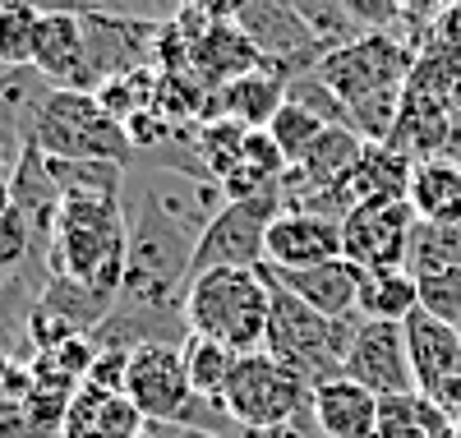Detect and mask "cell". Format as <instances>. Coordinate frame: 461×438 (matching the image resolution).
I'll return each mask as SVG.
<instances>
[{"mask_svg": "<svg viewBox=\"0 0 461 438\" xmlns=\"http://www.w3.org/2000/svg\"><path fill=\"white\" fill-rule=\"evenodd\" d=\"M230 204L208 176L158 167L125 180V287L115 309L134 314H185V291L194 282V254L212 217Z\"/></svg>", "mask_w": 461, "mask_h": 438, "instance_id": "1", "label": "cell"}, {"mask_svg": "<svg viewBox=\"0 0 461 438\" xmlns=\"http://www.w3.org/2000/svg\"><path fill=\"white\" fill-rule=\"evenodd\" d=\"M319 74L337 93V102L346 106V121H351V130L365 143H388L393 139L397 111L406 102L411 74H415V56L393 32H365L356 42L328 51Z\"/></svg>", "mask_w": 461, "mask_h": 438, "instance_id": "2", "label": "cell"}, {"mask_svg": "<svg viewBox=\"0 0 461 438\" xmlns=\"http://www.w3.org/2000/svg\"><path fill=\"white\" fill-rule=\"evenodd\" d=\"M130 254L125 194H65L51 241V277L79 287L106 305H121Z\"/></svg>", "mask_w": 461, "mask_h": 438, "instance_id": "3", "label": "cell"}, {"mask_svg": "<svg viewBox=\"0 0 461 438\" xmlns=\"http://www.w3.org/2000/svg\"><path fill=\"white\" fill-rule=\"evenodd\" d=\"M267 318H273V282L267 268H212L199 272L185 291L189 333L212 337L236 355L263 351Z\"/></svg>", "mask_w": 461, "mask_h": 438, "instance_id": "4", "label": "cell"}, {"mask_svg": "<svg viewBox=\"0 0 461 438\" xmlns=\"http://www.w3.org/2000/svg\"><path fill=\"white\" fill-rule=\"evenodd\" d=\"M267 282H273V318H267L263 351L277 355V360L286 370H295L310 388L346 374V351H351V337L360 328V318H323L319 309L295 300L273 272H267Z\"/></svg>", "mask_w": 461, "mask_h": 438, "instance_id": "5", "label": "cell"}, {"mask_svg": "<svg viewBox=\"0 0 461 438\" xmlns=\"http://www.w3.org/2000/svg\"><path fill=\"white\" fill-rule=\"evenodd\" d=\"M32 143L47 157H56V162H115V167H130L139 157L125 125L97 102V93H84V88H56L47 97Z\"/></svg>", "mask_w": 461, "mask_h": 438, "instance_id": "6", "label": "cell"}, {"mask_svg": "<svg viewBox=\"0 0 461 438\" xmlns=\"http://www.w3.org/2000/svg\"><path fill=\"white\" fill-rule=\"evenodd\" d=\"M310 406H314V388L267 351L240 355L236 374H230V383L221 392V411L245 433L291 424V420H310Z\"/></svg>", "mask_w": 461, "mask_h": 438, "instance_id": "7", "label": "cell"}, {"mask_svg": "<svg viewBox=\"0 0 461 438\" xmlns=\"http://www.w3.org/2000/svg\"><path fill=\"white\" fill-rule=\"evenodd\" d=\"M282 217V185L254 194V198H230L203 231L194 277L212 268H263L267 263V226Z\"/></svg>", "mask_w": 461, "mask_h": 438, "instance_id": "8", "label": "cell"}, {"mask_svg": "<svg viewBox=\"0 0 461 438\" xmlns=\"http://www.w3.org/2000/svg\"><path fill=\"white\" fill-rule=\"evenodd\" d=\"M406 346H411L415 392L461 424V328L443 324L429 309H415L406 318Z\"/></svg>", "mask_w": 461, "mask_h": 438, "instance_id": "9", "label": "cell"}, {"mask_svg": "<svg viewBox=\"0 0 461 438\" xmlns=\"http://www.w3.org/2000/svg\"><path fill=\"white\" fill-rule=\"evenodd\" d=\"M415 226H420V217L411 208V198L356 204L341 217V254L356 268H406Z\"/></svg>", "mask_w": 461, "mask_h": 438, "instance_id": "10", "label": "cell"}, {"mask_svg": "<svg viewBox=\"0 0 461 438\" xmlns=\"http://www.w3.org/2000/svg\"><path fill=\"white\" fill-rule=\"evenodd\" d=\"M236 23L249 32V42L258 47L267 69H277L286 84L304 69H319L323 56H328L319 32L304 23V14L291 5V0H249Z\"/></svg>", "mask_w": 461, "mask_h": 438, "instance_id": "11", "label": "cell"}, {"mask_svg": "<svg viewBox=\"0 0 461 438\" xmlns=\"http://www.w3.org/2000/svg\"><path fill=\"white\" fill-rule=\"evenodd\" d=\"M125 397L139 406L148 424H176L194 406V392L185 379V355L176 342H148L134 346L125 370Z\"/></svg>", "mask_w": 461, "mask_h": 438, "instance_id": "12", "label": "cell"}, {"mask_svg": "<svg viewBox=\"0 0 461 438\" xmlns=\"http://www.w3.org/2000/svg\"><path fill=\"white\" fill-rule=\"evenodd\" d=\"M162 28L167 23H139V19L88 10L84 14V32H88V88L97 93L106 78H121L130 69L158 65Z\"/></svg>", "mask_w": 461, "mask_h": 438, "instance_id": "13", "label": "cell"}, {"mask_svg": "<svg viewBox=\"0 0 461 438\" xmlns=\"http://www.w3.org/2000/svg\"><path fill=\"white\" fill-rule=\"evenodd\" d=\"M346 379L365 383L374 397L415 392L406 324H374V318H360V328L351 337V351H346Z\"/></svg>", "mask_w": 461, "mask_h": 438, "instance_id": "14", "label": "cell"}, {"mask_svg": "<svg viewBox=\"0 0 461 438\" xmlns=\"http://www.w3.org/2000/svg\"><path fill=\"white\" fill-rule=\"evenodd\" d=\"M332 259H346L341 254V217L282 208V217L267 226V268L300 272V268L332 263Z\"/></svg>", "mask_w": 461, "mask_h": 438, "instance_id": "15", "label": "cell"}, {"mask_svg": "<svg viewBox=\"0 0 461 438\" xmlns=\"http://www.w3.org/2000/svg\"><path fill=\"white\" fill-rule=\"evenodd\" d=\"M69 402L32 379V365H14L0 383V438H51L65 429Z\"/></svg>", "mask_w": 461, "mask_h": 438, "instance_id": "16", "label": "cell"}, {"mask_svg": "<svg viewBox=\"0 0 461 438\" xmlns=\"http://www.w3.org/2000/svg\"><path fill=\"white\" fill-rule=\"evenodd\" d=\"M88 10H47L37 28V56L32 65L42 69L56 88H88V32H84Z\"/></svg>", "mask_w": 461, "mask_h": 438, "instance_id": "17", "label": "cell"}, {"mask_svg": "<svg viewBox=\"0 0 461 438\" xmlns=\"http://www.w3.org/2000/svg\"><path fill=\"white\" fill-rule=\"evenodd\" d=\"M378 402L383 397H374L365 383L356 379H328L314 388V406H310V420L323 438H374L378 429Z\"/></svg>", "mask_w": 461, "mask_h": 438, "instance_id": "18", "label": "cell"}, {"mask_svg": "<svg viewBox=\"0 0 461 438\" xmlns=\"http://www.w3.org/2000/svg\"><path fill=\"white\" fill-rule=\"evenodd\" d=\"M130 433H148V420L139 415V406L125 392L102 388V383L79 388L60 429V438H130Z\"/></svg>", "mask_w": 461, "mask_h": 438, "instance_id": "19", "label": "cell"}, {"mask_svg": "<svg viewBox=\"0 0 461 438\" xmlns=\"http://www.w3.org/2000/svg\"><path fill=\"white\" fill-rule=\"evenodd\" d=\"M277 282L304 300L310 309H319L323 318H360L356 314V300H360V268L351 259H332V263H314V268H300V272H277Z\"/></svg>", "mask_w": 461, "mask_h": 438, "instance_id": "20", "label": "cell"}, {"mask_svg": "<svg viewBox=\"0 0 461 438\" xmlns=\"http://www.w3.org/2000/svg\"><path fill=\"white\" fill-rule=\"evenodd\" d=\"M282 102H286V78L263 65V69L236 78V84L217 88L208 97V115H203V121L226 115V121H240L249 130H267V125H273V115L282 111Z\"/></svg>", "mask_w": 461, "mask_h": 438, "instance_id": "21", "label": "cell"}, {"mask_svg": "<svg viewBox=\"0 0 461 438\" xmlns=\"http://www.w3.org/2000/svg\"><path fill=\"white\" fill-rule=\"evenodd\" d=\"M51 93H56V84L37 65L0 69V134L19 148H32L37 121H42V106Z\"/></svg>", "mask_w": 461, "mask_h": 438, "instance_id": "22", "label": "cell"}, {"mask_svg": "<svg viewBox=\"0 0 461 438\" xmlns=\"http://www.w3.org/2000/svg\"><path fill=\"white\" fill-rule=\"evenodd\" d=\"M411 176H415V157H406L393 143H365L360 167L341 185V198H346V208L374 204V198H406Z\"/></svg>", "mask_w": 461, "mask_h": 438, "instance_id": "23", "label": "cell"}, {"mask_svg": "<svg viewBox=\"0 0 461 438\" xmlns=\"http://www.w3.org/2000/svg\"><path fill=\"white\" fill-rule=\"evenodd\" d=\"M411 208L420 222L434 226H456L461 222V162L452 157H429V162H415L411 176Z\"/></svg>", "mask_w": 461, "mask_h": 438, "instance_id": "24", "label": "cell"}, {"mask_svg": "<svg viewBox=\"0 0 461 438\" xmlns=\"http://www.w3.org/2000/svg\"><path fill=\"white\" fill-rule=\"evenodd\" d=\"M420 309V282L411 268H360V300L356 314L374 324H406Z\"/></svg>", "mask_w": 461, "mask_h": 438, "instance_id": "25", "label": "cell"}, {"mask_svg": "<svg viewBox=\"0 0 461 438\" xmlns=\"http://www.w3.org/2000/svg\"><path fill=\"white\" fill-rule=\"evenodd\" d=\"M180 355H185V379H189V392L199 397V402L217 406L221 411V392L230 383V374H236V360L240 355L212 342V337H199V333H189L180 342Z\"/></svg>", "mask_w": 461, "mask_h": 438, "instance_id": "26", "label": "cell"}, {"mask_svg": "<svg viewBox=\"0 0 461 438\" xmlns=\"http://www.w3.org/2000/svg\"><path fill=\"white\" fill-rule=\"evenodd\" d=\"M323 130H332V125H328V121H319L314 111H304V106H300V102H291V97H286V102H282V111L273 115V125H267V134L277 139V148L286 152V162H291V167H295L300 157L323 139Z\"/></svg>", "mask_w": 461, "mask_h": 438, "instance_id": "27", "label": "cell"}, {"mask_svg": "<svg viewBox=\"0 0 461 438\" xmlns=\"http://www.w3.org/2000/svg\"><path fill=\"white\" fill-rule=\"evenodd\" d=\"M291 5L304 14V23L319 32V42L328 51H337L346 42H356V37H365L360 23H356V14H351V0H291Z\"/></svg>", "mask_w": 461, "mask_h": 438, "instance_id": "28", "label": "cell"}, {"mask_svg": "<svg viewBox=\"0 0 461 438\" xmlns=\"http://www.w3.org/2000/svg\"><path fill=\"white\" fill-rule=\"evenodd\" d=\"M374 438H429V402L420 392L383 397L378 402V429Z\"/></svg>", "mask_w": 461, "mask_h": 438, "instance_id": "29", "label": "cell"}, {"mask_svg": "<svg viewBox=\"0 0 461 438\" xmlns=\"http://www.w3.org/2000/svg\"><path fill=\"white\" fill-rule=\"evenodd\" d=\"M420 309H429L434 318L461 328V268H452V272H443V277H429V282H420Z\"/></svg>", "mask_w": 461, "mask_h": 438, "instance_id": "30", "label": "cell"}, {"mask_svg": "<svg viewBox=\"0 0 461 438\" xmlns=\"http://www.w3.org/2000/svg\"><path fill=\"white\" fill-rule=\"evenodd\" d=\"M84 10L97 14H121L139 23H176L180 19V0H79Z\"/></svg>", "mask_w": 461, "mask_h": 438, "instance_id": "31", "label": "cell"}, {"mask_svg": "<svg viewBox=\"0 0 461 438\" xmlns=\"http://www.w3.org/2000/svg\"><path fill=\"white\" fill-rule=\"evenodd\" d=\"M249 0H180V10L203 14V19H240Z\"/></svg>", "mask_w": 461, "mask_h": 438, "instance_id": "32", "label": "cell"}, {"mask_svg": "<svg viewBox=\"0 0 461 438\" xmlns=\"http://www.w3.org/2000/svg\"><path fill=\"white\" fill-rule=\"evenodd\" d=\"M245 438H323V433L314 429V420H291V424H273V429H258Z\"/></svg>", "mask_w": 461, "mask_h": 438, "instance_id": "33", "label": "cell"}, {"mask_svg": "<svg viewBox=\"0 0 461 438\" xmlns=\"http://www.w3.org/2000/svg\"><path fill=\"white\" fill-rule=\"evenodd\" d=\"M19 157H23V148H19V143H10L5 134H0V180H10V176H14Z\"/></svg>", "mask_w": 461, "mask_h": 438, "instance_id": "34", "label": "cell"}, {"mask_svg": "<svg viewBox=\"0 0 461 438\" xmlns=\"http://www.w3.org/2000/svg\"><path fill=\"white\" fill-rule=\"evenodd\" d=\"M443 157L461 162V111H452V134H447V152H443Z\"/></svg>", "mask_w": 461, "mask_h": 438, "instance_id": "35", "label": "cell"}, {"mask_svg": "<svg viewBox=\"0 0 461 438\" xmlns=\"http://www.w3.org/2000/svg\"><path fill=\"white\" fill-rule=\"evenodd\" d=\"M176 438H221V433H212V429H180Z\"/></svg>", "mask_w": 461, "mask_h": 438, "instance_id": "36", "label": "cell"}, {"mask_svg": "<svg viewBox=\"0 0 461 438\" xmlns=\"http://www.w3.org/2000/svg\"><path fill=\"white\" fill-rule=\"evenodd\" d=\"M10 213V180H0V217Z\"/></svg>", "mask_w": 461, "mask_h": 438, "instance_id": "37", "label": "cell"}, {"mask_svg": "<svg viewBox=\"0 0 461 438\" xmlns=\"http://www.w3.org/2000/svg\"><path fill=\"white\" fill-rule=\"evenodd\" d=\"M14 370V360H10V351L5 346H0V383H5V374Z\"/></svg>", "mask_w": 461, "mask_h": 438, "instance_id": "38", "label": "cell"}, {"mask_svg": "<svg viewBox=\"0 0 461 438\" xmlns=\"http://www.w3.org/2000/svg\"><path fill=\"white\" fill-rule=\"evenodd\" d=\"M130 438H148V433H130Z\"/></svg>", "mask_w": 461, "mask_h": 438, "instance_id": "39", "label": "cell"}]
</instances>
